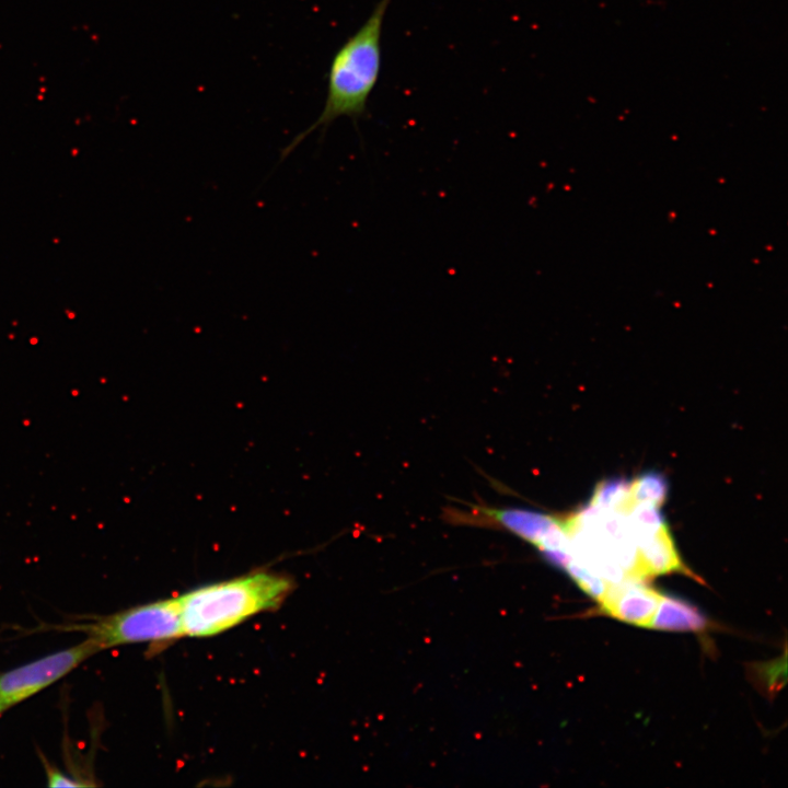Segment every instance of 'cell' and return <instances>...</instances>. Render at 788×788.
I'll use <instances>...</instances> for the list:
<instances>
[{
  "label": "cell",
  "mask_w": 788,
  "mask_h": 788,
  "mask_svg": "<svg viewBox=\"0 0 788 788\" xmlns=\"http://www.w3.org/2000/svg\"><path fill=\"white\" fill-rule=\"evenodd\" d=\"M392 0H379L364 23L334 54L327 73L324 107L310 127L298 134L280 153L283 161L310 134L320 130L321 138L339 117L354 124L366 118L369 99L378 83L385 14Z\"/></svg>",
  "instance_id": "1"
},
{
  "label": "cell",
  "mask_w": 788,
  "mask_h": 788,
  "mask_svg": "<svg viewBox=\"0 0 788 788\" xmlns=\"http://www.w3.org/2000/svg\"><path fill=\"white\" fill-rule=\"evenodd\" d=\"M294 587L289 576L262 569L194 588L177 596L184 637H212L275 611Z\"/></svg>",
  "instance_id": "2"
},
{
  "label": "cell",
  "mask_w": 788,
  "mask_h": 788,
  "mask_svg": "<svg viewBox=\"0 0 788 788\" xmlns=\"http://www.w3.org/2000/svg\"><path fill=\"white\" fill-rule=\"evenodd\" d=\"M67 629L82 631L101 650L125 645L162 647L184 637L177 596L135 605Z\"/></svg>",
  "instance_id": "3"
},
{
  "label": "cell",
  "mask_w": 788,
  "mask_h": 788,
  "mask_svg": "<svg viewBox=\"0 0 788 788\" xmlns=\"http://www.w3.org/2000/svg\"><path fill=\"white\" fill-rule=\"evenodd\" d=\"M102 651L91 638L0 673V716Z\"/></svg>",
  "instance_id": "4"
},
{
  "label": "cell",
  "mask_w": 788,
  "mask_h": 788,
  "mask_svg": "<svg viewBox=\"0 0 788 788\" xmlns=\"http://www.w3.org/2000/svg\"><path fill=\"white\" fill-rule=\"evenodd\" d=\"M661 598L662 594L647 586L644 580L624 579L607 583L598 601L602 611L614 618L649 627Z\"/></svg>",
  "instance_id": "5"
},
{
  "label": "cell",
  "mask_w": 788,
  "mask_h": 788,
  "mask_svg": "<svg viewBox=\"0 0 788 788\" xmlns=\"http://www.w3.org/2000/svg\"><path fill=\"white\" fill-rule=\"evenodd\" d=\"M706 626V618L693 605L662 595L649 627L660 630L699 631Z\"/></svg>",
  "instance_id": "6"
},
{
  "label": "cell",
  "mask_w": 788,
  "mask_h": 788,
  "mask_svg": "<svg viewBox=\"0 0 788 788\" xmlns=\"http://www.w3.org/2000/svg\"><path fill=\"white\" fill-rule=\"evenodd\" d=\"M43 764L45 766L46 775H47V781L48 786L51 787H81L83 786L79 780L73 779L72 777L61 773L58 768L53 766L51 764L46 761L45 757H42Z\"/></svg>",
  "instance_id": "7"
}]
</instances>
